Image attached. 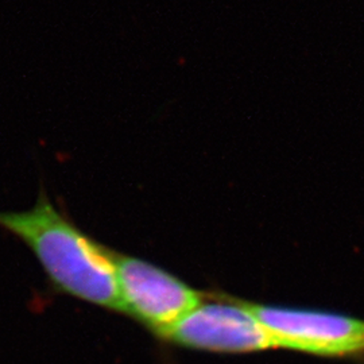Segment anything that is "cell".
Here are the masks:
<instances>
[{"label": "cell", "instance_id": "1", "mask_svg": "<svg viewBox=\"0 0 364 364\" xmlns=\"http://www.w3.org/2000/svg\"><path fill=\"white\" fill-rule=\"evenodd\" d=\"M0 227L26 243L61 293L122 312L117 254L65 218L43 188L33 208L0 212Z\"/></svg>", "mask_w": 364, "mask_h": 364}, {"label": "cell", "instance_id": "2", "mask_svg": "<svg viewBox=\"0 0 364 364\" xmlns=\"http://www.w3.org/2000/svg\"><path fill=\"white\" fill-rule=\"evenodd\" d=\"M122 312L164 338L204 302L201 291L146 260L117 255Z\"/></svg>", "mask_w": 364, "mask_h": 364}, {"label": "cell", "instance_id": "3", "mask_svg": "<svg viewBox=\"0 0 364 364\" xmlns=\"http://www.w3.org/2000/svg\"><path fill=\"white\" fill-rule=\"evenodd\" d=\"M248 306L278 350L324 358H344L364 352V320L258 304Z\"/></svg>", "mask_w": 364, "mask_h": 364}, {"label": "cell", "instance_id": "4", "mask_svg": "<svg viewBox=\"0 0 364 364\" xmlns=\"http://www.w3.org/2000/svg\"><path fill=\"white\" fill-rule=\"evenodd\" d=\"M165 340L191 350L248 353L275 350L273 338L251 312L248 302H203L186 314Z\"/></svg>", "mask_w": 364, "mask_h": 364}]
</instances>
